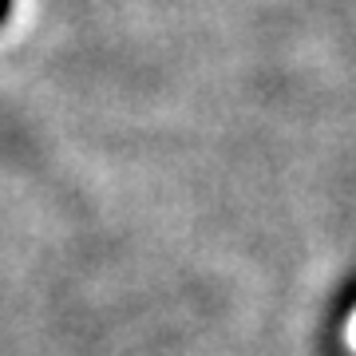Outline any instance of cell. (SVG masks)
I'll use <instances>...</instances> for the list:
<instances>
[{
	"label": "cell",
	"mask_w": 356,
	"mask_h": 356,
	"mask_svg": "<svg viewBox=\"0 0 356 356\" xmlns=\"http://www.w3.org/2000/svg\"><path fill=\"white\" fill-rule=\"evenodd\" d=\"M8 13H13V0H0V24L8 20Z\"/></svg>",
	"instance_id": "obj_1"
},
{
	"label": "cell",
	"mask_w": 356,
	"mask_h": 356,
	"mask_svg": "<svg viewBox=\"0 0 356 356\" xmlns=\"http://www.w3.org/2000/svg\"><path fill=\"white\" fill-rule=\"evenodd\" d=\"M348 341H353V348H356V321H353V329H348Z\"/></svg>",
	"instance_id": "obj_2"
}]
</instances>
